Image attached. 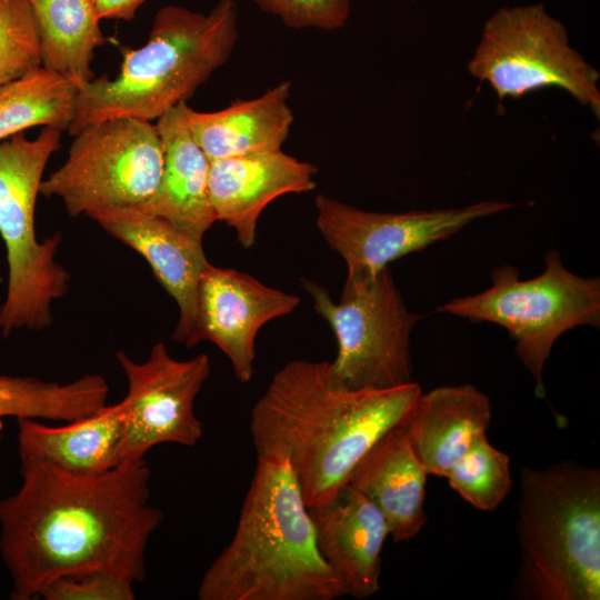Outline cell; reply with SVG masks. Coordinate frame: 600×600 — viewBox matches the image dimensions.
<instances>
[{"instance_id":"7a4b0ae2","label":"cell","mask_w":600,"mask_h":600,"mask_svg":"<svg viewBox=\"0 0 600 600\" xmlns=\"http://www.w3.org/2000/svg\"><path fill=\"white\" fill-rule=\"evenodd\" d=\"M421 392L414 381L351 389L329 361L292 360L251 410L257 456L286 459L307 507L327 504L374 443L406 421Z\"/></svg>"},{"instance_id":"83f0119b","label":"cell","mask_w":600,"mask_h":600,"mask_svg":"<svg viewBox=\"0 0 600 600\" xmlns=\"http://www.w3.org/2000/svg\"><path fill=\"white\" fill-rule=\"evenodd\" d=\"M134 581L108 570H90L63 576L41 593L46 600H133Z\"/></svg>"},{"instance_id":"6da1fadb","label":"cell","mask_w":600,"mask_h":600,"mask_svg":"<svg viewBox=\"0 0 600 600\" xmlns=\"http://www.w3.org/2000/svg\"><path fill=\"white\" fill-rule=\"evenodd\" d=\"M22 483L0 500V556L12 600L40 598L63 576L108 570L134 582L146 576V550L162 512L149 502L143 460L92 476L66 472L19 453Z\"/></svg>"},{"instance_id":"cb8c5ba5","label":"cell","mask_w":600,"mask_h":600,"mask_svg":"<svg viewBox=\"0 0 600 600\" xmlns=\"http://www.w3.org/2000/svg\"><path fill=\"white\" fill-rule=\"evenodd\" d=\"M450 487L476 509L492 511L510 492L508 454L480 436L446 476Z\"/></svg>"},{"instance_id":"4fadbf2b","label":"cell","mask_w":600,"mask_h":600,"mask_svg":"<svg viewBox=\"0 0 600 600\" xmlns=\"http://www.w3.org/2000/svg\"><path fill=\"white\" fill-rule=\"evenodd\" d=\"M300 298L254 277L207 263L200 276L193 330L186 347L216 344L230 360L239 382L253 374L256 339L269 321L294 311Z\"/></svg>"},{"instance_id":"d6986e66","label":"cell","mask_w":600,"mask_h":600,"mask_svg":"<svg viewBox=\"0 0 600 600\" xmlns=\"http://www.w3.org/2000/svg\"><path fill=\"white\" fill-rule=\"evenodd\" d=\"M427 476L402 423L364 454L348 484L378 507L392 540L403 542L414 538L427 521L423 510Z\"/></svg>"},{"instance_id":"d4e9b609","label":"cell","mask_w":600,"mask_h":600,"mask_svg":"<svg viewBox=\"0 0 600 600\" xmlns=\"http://www.w3.org/2000/svg\"><path fill=\"white\" fill-rule=\"evenodd\" d=\"M42 67L28 0H0V86Z\"/></svg>"},{"instance_id":"ba28073f","label":"cell","mask_w":600,"mask_h":600,"mask_svg":"<svg viewBox=\"0 0 600 600\" xmlns=\"http://www.w3.org/2000/svg\"><path fill=\"white\" fill-rule=\"evenodd\" d=\"M301 286L332 329L336 378L351 389H388L412 382L410 334L420 316L410 312L389 267L374 276H347L339 301L308 279Z\"/></svg>"},{"instance_id":"f1b7e54d","label":"cell","mask_w":600,"mask_h":600,"mask_svg":"<svg viewBox=\"0 0 600 600\" xmlns=\"http://www.w3.org/2000/svg\"><path fill=\"white\" fill-rule=\"evenodd\" d=\"M146 0H94L101 19L130 21Z\"/></svg>"},{"instance_id":"ffe728a7","label":"cell","mask_w":600,"mask_h":600,"mask_svg":"<svg viewBox=\"0 0 600 600\" xmlns=\"http://www.w3.org/2000/svg\"><path fill=\"white\" fill-rule=\"evenodd\" d=\"M290 90L291 83L281 81L257 98L238 99L221 110L189 107L191 132L210 160L281 149L293 122Z\"/></svg>"},{"instance_id":"8fae6325","label":"cell","mask_w":600,"mask_h":600,"mask_svg":"<svg viewBox=\"0 0 600 600\" xmlns=\"http://www.w3.org/2000/svg\"><path fill=\"white\" fill-rule=\"evenodd\" d=\"M481 201L461 208L374 212L326 194L316 198L317 227L346 262L347 276H374L409 253L450 238L466 226L512 208Z\"/></svg>"},{"instance_id":"277c9868","label":"cell","mask_w":600,"mask_h":600,"mask_svg":"<svg viewBox=\"0 0 600 600\" xmlns=\"http://www.w3.org/2000/svg\"><path fill=\"white\" fill-rule=\"evenodd\" d=\"M238 36L234 0H218L208 13L174 4L160 8L147 43L122 48L116 78H93L79 88L68 132L73 137L87 126L117 118L157 121L187 102L230 59Z\"/></svg>"},{"instance_id":"9a60e30c","label":"cell","mask_w":600,"mask_h":600,"mask_svg":"<svg viewBox=\"0 0 600 600\" xmlns=\"http://www.w3.org/2000/svg\"><path fill=\"white\" fill-rule=\"evenodd\" d=\"M90 218L147 260L158 282L179 308L171 338L186 344L196 321L200 276L208 263L202 240L133 207L100 211Z\"/></svg>"},{"instance_id":"ac0fdd59","label":"cell","mask_w":600,"mask_h":600,"mask_svg":"<svg viewBox=\"0 0 600 600\" xmlns=\"http://www.w3.org/2000/svg\"><path fill=\"white\" fill-rule=\"evenodd\" d=\"M490 420V400L474 386H443L421 392L403 428L427 473L446 477Z\"/></svg>"},{"instance_id":"f546056e","label":"cell","mask_w":600,"mask_h":600,"mask_svg":"<svg viewBox=\"0 0 600 600\" xmlns=\"http://www.w3.org/2000/svg\"><path fill=\"white\" fill-rule=\"evenodd\" d=\"M2 427H3V422H2V419H0V438H1V433H2Z\"/></svg>"},{"instance_id":"30bf717a","label":"cell","mask_w":600,"mask_h":600,"mask_svg":"<svg viewBox=\"0 0 600 600\" xmlns=\"http://www.w3.org/2000/svg\"><path fill=\"white\" fill-rule=\"evenodd\" d=\"M163 170L157 126L133 118L87 126L60 168L42 180L40 194L57 197L71 217L139 208L156 191Z\"/></svg>"},{"instance_id":"9c48e42d","label":"cell","mask_w":600,"mask_h":600,"mask_svg":"<svg viewBox=\"0 0 600 600\" xmlns=\"http://www.w3.org/2000/svg\"><path fill=\"white\" fill-rule=\"evenodd\" d=\"M467 68L499 102L556 87L600 114L599 71L570 46L566 27L542 3L496 11Z\"/></svg>"},{"instance_id":"5b68a950","label":"cell","mask_w":600,"mask_h":600,"mask_svg":"<svg viewBox=\"0 0 600 600\" xmlns=\"http://www.w3.org/2000/svg\"><path fill=\"white\" fill-rule=\"evenodd\" d=\"M517 591L531 600L600 599V471L564 461L523 468Z\"/></svg>"},{"instance_id":"7c38bea8","label":"cell","mask_w":600,"mask_h":600,"mask_svg":"<svg viewBox=\"0 0 600 600\" xmlns=\"http://www.w3.org/2000/svg\"><path fill=\"white\" fill-rule=\"evenodd\" d=\"M128 383L123 408L120 464L143 460L162 443L196 446L203 436L194 413V400L210 376V359L200 353L189 360L170 356L162 342L153 344L149 358L136 362L123 351L116 354Z\"/></svg>"},{"instance_id":"3957f363","label":"cell","mask_w":600,"mask_h":600,"mask_svg":"<svg viewBox=\"0 0 600 600\" xmlns=\"http://www.w3.org/2000/svg\"><path fill=\"white\" fill-rule=\"evenodd\" d=\"M232 539L207 569L200 600H334L347 596L322 558L287 460L257 456Z\"/></svg>"},{"instance_id":"2e32d148","label":"cell","mask_w":600,"mask_h":600,"mask_svg":"<svg viewBox=\"0 0 600 600\" xmlns=\"http://www.w3.org/2000/svg\"><path fill=\"white\" fill-rule=\"evenodd\" d=\"M318 549L347 596L364 599L379 590L381 552L389 527L378 507L347 484L327 504L309 508Z\"/></svg>"},{"instance_id":"52a82bcc","label":"cell","mask_w":600,"mask_h":600,"mask_svg":"<svg viewBox=\"0 0 600 600\" xmlns=\"http://www.w3.org/2000/svg\"><path fill=\"white\" fill-rule=\"evenodd\" d=\"M544 270L521 280L518 269L502 264L491 272V287L477 294L454 298L438 312L487 321L504 328L516 342V353L544 397L543 368L557 339L579 326H600V280L569 271L558 251L543 258Z\"/></svg>"},{"instance_id":"7402d4cb","label":"cell","mask_w":600,"mask_h":600,"mask_svg":"<svg viewBox=\"0 0 600 600\" xmlns=\"http://www.w3.org/2000/svg\"><path fill=\"white\" fill-rule=\"evenodd\" d=\"M36 22L42 67L79 88L92 80L94 50L106 38L94 0H28Z\"/></svg>"},{"instance_id":"8992f818","label":"cell","mask_w":600,"mask_h":600,"mask_svg":"<svg viewBox=\"0 0 600 600\" xmlns=\"http://www.w3.org/2000/svg\"><path fill=\"white\" fill-rule=\"evenodd\" d=\"M62 130L43 127L34 139L23 132L0 141V236L9 279L0 307V331L42 330L52 322L51 306L69 289L70 273L54 260L59 232L38 241L34 208L46 166L61 147Z\"/></svg>"},{"instance_id":"44dd1931","label":"cell","mask_w":600,"mask_h":600,"mask_svg":"<svg viewBox=\"0 0 600 600\" xmlns=\"http://www.w3.org/2000/svg\"><path fill=\"white\" fill-rule=\"evenodd\" d=\"M17 422L19 453L38 457L66 472L81 476L100 474L120 464L121 402L106 404L61 427H49L31 418H19Z\"/></svg>"},{"instance_id":"484cf974","label":"cell","mask_w":600,"mask_h":600,"mask_svg":"<svg viewBox=\"0 0 600 600\" xmlns=\"http://www.w3.org/2000/svg\"><path fill=\"white\" fill-rule=\"evenodd\" d=\"M54 382L31 377L0 376V419H51L59 408Z\"/></svg>"},{"instance_id":"e0dca14e","label":"cell","mask_w":600,"mask_h":600,"mask_svg":"<svg viewBox=\"0 0 600 600\" xmlns=\"http://www.w3.org/2000/svg\"><path fill=\"white\" fill-rule=\"evenodd\" d=\"M187 102L156 122L163 147V170L153 194L138 209L202 240L217 221L209 196L210 159L196 141Z\"/></svg>"},{"instance_id":"603a6c76","label":"cell","mask_w":600,"mask_h":600,"mask_svg":"<svg viewBox=\"0 0 600 600\" xmlns=\"http://www.w3.org/2000/svg\"><path fill=\"white\" fill-rule=\"evenodd\" d=\"M79 87L43 67L0 86V141L32 127L69 129Z\"/></svg>"},{"instance_id":"4316f807","label":"cell","mask_w":600,"mask_h":600,"mask_svg":"<svg viewBox=\"0 0 600 600\" xmlns=\"http://www.w3.org/2000/svg\"><path fill=\"white\" fill-rule=\"evenodd\" d=\"M261 11L292 29L332 31L342 28L351 12L350 0H251Z\"/></svg>"},{"instance_id":"5bb4252c","label":"cell","mask_w":600,"mask_h":600,"mask_svg":"<svg viewBox=\"0 0 600 600\" xmlns=\"http://www.w3.org/2000/svg\"><path fill=\"white\" fill-rule=\"evenodd\" d=\"M318 168L282 149L210 160L209 196L217 221L231 227L238 242H256L260 214L277 198L312 191Z\"/></svg>"}]
</instances>
